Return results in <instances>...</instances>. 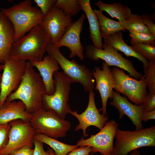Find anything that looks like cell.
I'll use <instances>...</instances> for the list:
<instances>
[{
    "label": "cell",
    "mask_w": 155,
    "mask_h": 155,
    "mask_svg": "<svg viewBox=\"0 0 155 155\" xmlns=\"http://www.w3.org/2000/svg\"><path fill=\"white\" fill-rule=\"evenodd\" d=\"M32 114L30 121L36 133L44 134L55 139L65 137L71 125L61 119L54 111L42 108Z\"/></svg>",
    "instance_id": "6"
},
{
    "label": "cell",
    "mask_w": 155,
    "mask_h": 155,
    "mask_svg": "<svg viewBox=\"0 0 155 155\" xmlns=\"http://www.w3.org/2000/svg\"><path fill=\"white\" fill-rule=\"evenodd\" d=\"M57 0H34L37 7H39L41 13L45 17L54 7Z\"/></svg>",
    "instance_id": "31"
},
{
    "label": "cell",
    "mask_w": 155,
    "mask_h": 155,
    "mask_svg": "<svg viewBox=\"0 0 155 155\" xmlns=\"http://www.w3.org/2000/svg\"><path fill=\"white\" fill-rule=\"evenodd\" d=\"M32 117V114L26 111L25 105L20 100L5 101L0 108V124H8L17 119L30 121Z\"/></svg>",
    "instance_id": "19"
},
{
    "label": "cell",
    "mask_w": 155,
    "mask_h": 155,
    "mask_svg": "<svg viewBox=\"0 0 155 155\" xmlns=\"http://www.w3.org/2000/svg\"><path fill=\"white\" fill-rule=\"evenodd\" d=\"M130 155H141L140 151L137 149L131 152Z\"/></svg>",
    "instance_id": "39"
},
{
    "label": "cell",
    "mask_w": 155,
    "mask_h": 155,
    "mask_svg": "<svg viewBox=\"0 0 155 155\" xmlns=\"http://www.w3.org/2000/svg\"><path fill=\"white\" fill-rule=\"evenodd\" d=\"M147 69L145 73V79L149 93H155V61H149Z\"/></svg>",
    "instance_id": "30"
},
{
    "label": "cell",
    "mask_w": 155,
    "mask_h": 155,
    "mask_svg": "<svg viewBox=\"0 0 155 155\" xmlns=\"http://www.w3.org/2000/svg\"><path fill=\"white\" fill-rule=\"evenodd\" d=\"M94 11L98 18L102 38H106L119 31H125L126 29L121 22L113 20L107 18L102 11L95 9Z\"/></svg>",
    "instance_id": "24"
},
{
    "label": "cell",
    "mask_w": 155,
    "mask_h": 155,
    "mask_svg": "<svg viewBox=\"0 0 155 155\" xmlns=\"http://www.w3.org/2000/svg\"><path fill=\"white\" fill-rule=\"evenodd\" d=\"M46 52L57 61L71 83L81 84L86 92L93 91L95 80L92 72L84 64H80L75 60H69L62 54L59 48L51 43L47 45Z\"/></svg>",
    "instance_id": "4"
},
{
    "label": "cell",
    "mask_w": 155,
    "mask_h": 155,
    "mask_svg": "<svg viewBox=\"0 0 155 155\" xmlns=\"http://www.w3.org/2000/svg\"><path fill=\"white\" fill-rule=\"evenodd\" d=\"M112 99V101L109 104L118 110L119 114V119H122L124 115H126L135 126V131L144 129L141 120L142 116L145 111L143 104L140 105L133 104L128 100L125 96H122L119 92L113 90Z\"/></svg>",
    "instance_id": "16"
},
{
    "label": "cell",
    "mask_w": 155,
    "mask_h": 155,
    "mask_svg": "<svg viewBox=\"0 0 155 155\" xmlns=\"http://www.w3.org/2000/svg\"><path fill=\"white\" fill-rule=\"evenodd\" d=\"M115 138L114 155H127L140 148L155 146V126L135 131L118 128Z\"/></svg>",
    "instance_id": "5"
},
{
    "label": "cell",
    "mask_w": 155,
    "mask_h": 155,
    "mask_svg": "<svg viewBox=\"0 0 155 155\" xmlns=\"http://www.w3.org/2000/svg\"><path fill=\"white\" fill-rule=\"evenodd\" d=\"M72 21V17L54 7L40 25L49 36L50 43L55 44L61 39Z\"/></svg>",
    "instance_id": "13"
},
{
    "label": "cell",
    "mask_w": 155,
    "mask_h": 155,
    "mask_svg": "<svg viewBox=\"0 0 155 155\" xmlns=\"http://www.w3.org/2000/svg\"><path fill=\"white\" fill-rule=\"evenodd\" d=\"M0 23L2 25L0 31V64H3L9 59L14 42V30L10 20L1 11Z\"/></svg>",
    "instance_id": "20"
},
{
    "label": "cell",
    "mask_w": 155,
    "mask_h": 155,
    "mask_svg": "<svg viewBox=\"0 0 155 155\" xmlns=\"http://www.w3.org/2000/svg\"><path fill=\"white\" fill-rule=\"evenodd\" d=\"M34 137L50 146L54 151L55 155H67L79 147L76 144L69 145L41 133H36Z\"/></svg>",
    "instance_id": "25"
},
{
    "label": "cell",
    "mask_w": 155,
    "mask_h": 155,
    "mask_svg": "<svg viewBox=\"0 0 155 155\" xmlns=\"http://www.w3.org/2000/svg\"><path fill=\"white\" fill-rule=\"evenodd\" d=\"M94 153L92 152L90 154V155H94Z\"/></svg>",
    "instance_id": "44"
},
{
    "label": "cell",
    "mask_w": 155,
    "mask_h": 155,
    "mask_svg": "<svg viewBox=\"0 0 155 155\" xmlns=\"http://www.w3.org/2000/svg\"><path fill=\"white\" fill-rule=\"evenodd\" d=\"M45 94V86L40 74L30 61H27L20 85L7 97L5 101L20 100L25 105L26 111L32 114L42 108V97Z\"/></svg>",
    "instance_id": "1"
},
{
    "label": "cell",
    "mask_w": 155,
    "mask_h": 155,
    "mask_svg": "<svg viewBox=\"0 0 155 155\" xmlns=\"http://www.w3.org/2000/svg\"><path fill=\"white\" fill-rule=\"evenodd\" d=\"M85 18V15L83 14L76 20L72 22L60 40L53 44L59 48L63 46L67 47L70 51V58L77 56L82 61L84 59L85 50L80 36Z\"/></svg>",
    "instance_id": "14"
},
{
    "label": "cell",
    "mask_w": 155,
    "mask_h": 155,
    "mask_svg": "<svg viewBox=\"0 0 155 155\" xmlns=\"http://www.w3.org/2000/svg\"><path fill=\"white\" fill-rule=\"evenodd\" d=\"M118 125L114 120L107 121L99 132L87 139L82 138L76 145L80 147L89 146L94 153L98 152L102 155H114L113 141Z\"/></svg>",
    "instance_id": "11"
},
{
    "label": "cell",
    "mask_w": 155,
    "mask_h": 155,
    "mask_svg": "<svg viewBox=\"0 0 155 155\" xmlns=\"http://www.w3.org/2000/svg\"><path fill=\"white\" fill-rule=\"evenodd\" d=\"M49 43V36L40 25H38L26 35L14 42L9 59L26 61H41Z\"/></svg>",
    "instance_id": "2"
},
{
    "label": "cell",
    "mask_w": 155,
    "mask_h": 155,
    "mask_svg": "<svg viewBox=\"0 0 155 155\" xmlns=\"http://www.w3.org/2000/svg\"><path fill=\"white\" fill-rule=\"evenodd\" d=\"M103 39L104 44L123 53L127 57H134L143 63L144 72L145 73L146 72L149 65V61L137 53L130 46L125 43L123 39L121 31L117 32Z\"/></svg>",
    "instance_id": "22"
},
{
    "label": "cell",
    "mask_w": 155,
    "mask_h": 155,
    "mask_svg": "<svg viewBox=\"0 0 155 155\" xmlns=\"http://www.w3.org/2000/svg\"><path fill=\"white\" fill-rule=\"evenodd\" d=\"M48 150L49 153V155H55L54 151L52 148H48Z\"/></svg>",
    "instance_id": "40"
},
{
    "label": "cell",
    "mask_w": 155,
    "mask_h": 155,
    "mask_svg": "<svg viewBox=\"0 0 155 155\" xmlns=\"http://www.w3.org/2000/svg\"><path fill=\"white\" fill-rule=\"evenodd\" d=\"M111 71L114 77L113 89L126 96L135 104H143L148 94L144 75V77L139 80L130 77L125 73L123 69L117 67Z\"/></svg>",
    "instance_id": "9"
},
{
    "label": "cell",
    "mask_w": 155,
    "mask_h": 155,
    "mask_svg": "<svg viewBox=\"0 0 155 155\" xmlns=\"http://www.w3.org/2000/svg\"><path fill=\"white\" fill-rule=\"evenodd\" d=\"M155 108L148 111H144L143 113L141 119L142 121L146 122L151 119H155Z\"/></svg>",
    "instance_id": "38"
},
{
    "label": "cell",
    "mask_w": 155,
    "mask_h": 155,
    "mask_svg": "<svg viewBox=\"0 0 155 155\" xmlns=\"http://www.w3.org/2000/svg\"><path fill=\"white\" fill-rule=\"evenodd\" d=\"M54 7L61 9L66 15L72 17L81 10L77 0H57Z\"/></svg>",
    "instance_id": "27"
},
{
    "label": "cell",
    "mask_w": 155,
    "mask_h": 155,
    "mask_svg": "<svg viewBox=\"0 0 155 155\" xmlns=\"http://www.w3.org/2000/svg\"><path fill=\"white\" fill-rule=\"evenodd\" d=\"M126 30L130 31L144 32L152 34L144 25L141 16L132 14L127 21L121 22Z\"/></svg>",
    "instance_id": "26"
},
{
    "label": "cell",
    "mask_w": 155,
    "mask_h": 155,
    "mask_svg": "<svg viewBox=\"0 0 155 155\" xmlns=\"http://www.w3.org/2000/svg\"><path fill=\"white\" fill-rule=\"evenodd\" d=\"M9 123L11 127L8 142L0 151V155H9L13 151L25 146L32 148L36 133L30 121L17 119Z\"/></svg>",
    "instance_id": "12"
},
{
    "label": "cell",
    "mask_w": 155,
    "mask_h": 155,
    "mask_svg": "<svg viewBox=\"0 0 155 155\" xmlns=\"http://www.w3.org/2000/svg\"><path fill=\"white\" fill-rule=\"evenodd\" d=\"M89 92L88 103L85 111L80 114H78L76 111L71 110L70 113L76 117L79 122L75 131L82 129L83 135L85 137L88 136L86 133V129L88 127L95 126L101 130L108 119L106 116L101 114L97 109L95 102V93L93 91Z\"/></svg>",
    "instance_id": "15"
},
{
    "label": "cell",
    "mask_w": 155,
    "mask_h": 155,
    "mask_svg": "<svg viewBox=\"0 0 155 155\" xmlns=\"http://www.w3.org/2000/svg\"><path fill=\"white\" fill-rule=\"evenodd\" d=\"M2 28V25L0 23V31L1 30Z\"/></svg>",
    "instance_id": "43"
},
{
    "label": "cell",
    "mask_w": 155,
    "mask_h": 155,
    "mask_svg": "<svg viewBox=\"0 0 155 155\" xmlns=\"http://www.w3.org/2000/svg\"><path fill=\"white\" fill-rule=\"evenodd\" d=\"M30 61L39 71L45 86L46 94H53L55 91L53 75L60 69L57 62L48 55H45L41 61Z\"/></svg>",
    "instance_id": "18"
},
{
    "label": "cell",
    "mask_w": 155,
    "mask_h": 155,
    "mask_svg": "<svg viewBox=\"0 0 155 155\" xmlns=\"http://www.w3.org/2000/svg\"><path fill=\"white\" fill-rule=\"evenodd\" d=\"M11 126L10 124H0V151L7 145Z\"/></svg>",
    "instance_id": "32"
},
{
    "label": "cell",
    "mask_w": 155,
    "mask_h": 155,
    "mask_svg": "<svg viewBox=\"0 0 155 155\" xmlns=\"http://www.w3.org/2000/svg\"><path fill=\"white\" fill-rule=\"evenodd\" d=\"M81 10L84 12L89 25L90 37L93 45L99 49H103L102 37L98 20L92 9L90 0H77Z\"/></svg>",
    "instance_id": "21"
},
{
    "label": "cell",
    "mask_w": 155,
    "mask_h": 155,
    "mask_svg": "<svg viewBox=\"0 0 155 155\" xmlns=\"http://www.w3.org/2000/svg\"><path fill=\"white\" fill-rule=\"evenodd\" d=\"M33 155H49L47 150L46 151L44 149L43 143L35 138Z\"/></svg>",
    "instance_id": "35"
},
{
    "label": "cell",
    "mask_w": 155,
    "mask_h": 155,
    "mask_svg": "<svg viewBox=\"0 0 155 155\" xmlns=\"http://www.w3.org/2000/svg\"><path fill=\"white\" fill-rule=\"evenodd\" d=\"M143 105L145 111H151L155 108V93L148 94L145 98Z\"/></svg>",
    "instance_id": "33"
},
{
    "label": "cell",
    "mask_w": 155,
    "mask_h": 155,
    "mask_svg": "<svg viewBox=\"0 0 155 155\" xmlns=\"http://www.w3.org/2000/svg\"><path fill=\"white\" fill-rule=\"evenodd\" d=\"M3 64H0V72L3 70ZM1 74L0 73V76L1 75Z\"/></svg>",
    "instance_id": "41"
},
{
    "label": "cell",
    "mask_w": 155,
    "mask_h": 155,
    "mask_svg": "<svg viewBox=\"0 0 155 155\" xmlns=\"http://www.w3.org/2000/svg\"><path fill=\"white\" fill-rule=\"evenodd\" d=\"M0 9L13 26L14 42L40 24L44 18L40 9L32 6L31 0H25L10 7Z\"/></svg>",
    "instance_id": "3"
},
{
    "label": "cell",
    "mask_w": 155,
    "mask_h": 155,
    "mask_svg": "<svg viewBox=\"0 0 155 155\" xmlns=\"http://www.w3.org/2000/svg\"><path fill=\"white\" fill-rule=\"evenodd\" d=\"M144 25L150 30L151 33L155 35V24L152 21V17L149 14H142L141 16Z\"/></svg>",
    "instance_id": "34"
},
{
    "label": "cell",
    "mask_w": 155,
    "mask_h": 155,
    "mask_svg": "<svg viewBox=\"0 0 155 155\" xmlns=\"http://www.w3.org/2000/svg\"><path fill=\"white\" fill-rule=\"evenodd\" d=\"M92 152V148L89 146H86L75 149L67 155H90Z\"/></svg>",
    "instance_id": "36"
},
{
    "label": "cell",
    "mask_w": 155,
    "mask_h": 155,
    "mask_svg": "<svg viewBox=\"0 0 155 155\" xmlns=\"http://www.w3.org/2000/svg\"><path fill=\"white\" fill-rule=\"evenodd\" d=\"M131 47L138 54L149 61H155V47L144 43L131 45Z\"/></svg>",
    "instance_id": "29"
},
{
    "label": "cell",
    "mask_w": 155,
    "mask_h": 155,
    "mask_svg": "<svg viewBox=\"0 0 155 155\" xmlns=\"http://www.w3.org/2000/svg\"><path fill=\"white\" fill-rule=\"evenodd\" d=\"M2 75V73H1ZM1 75L0 76V93H1V87H0V83H1Z\"/></svg>",
    "instance_id": "42"
},
{
    "label": "cell",
    "mask_w": 155,
    "mask_h": 155,
    "mask_svg": "<svg viewBox=\"0 0 155 155\" xmlns=\"http://www.w3.org/2000/svg\"><path fill=\"white\" fill-rule=\"evenodd\" d=\"M94 4L98 7L99 10L106 12L112 18L117 19L119 22L127 20L132 14L131 10L128 6L119 3L110 4L99 0Z\"/></svg>",
    "instance_id": "23"
},
{
    "label": "cell",
    "mask_w": 155,
    "mask_h": 155,
    "mask_svg": "<svg viewBox=\"0 0 155 155\" xmlns=\"http://www.w3.org/2000/svg\"><path fill=\"white\" fill-rule=\"evenodd\" d=\"M55 91L51 95L45 94L42 97V108L53 111L62 119L71 111L68 101L71 82L63 72L57 71L53 75Z\"/></svg>",
    "instance_id": "7"
},
{
    "label": "cell",
    "mask_w": 155,
    "mask_h": 155,
    "mask_svg": "<svg viewBox=\"0 0 155 155\" xmlns=\"http://www.w3.org/2000/svg\"><path fill=\"white\" fill-rule=\"evenodd\" d=\"M26 62L9 59L3 64L0 83V108L7 97L20 85L25 75Z\"/></svg>",
    "instance_id": "10"
},
{
    "label": "cell",
    "mask_w": 155,
    "mask_h": 155,
    "mask_svg": "<svg viewBox=\"0 0 155 155\" xmlns=\"http://www.w3.org/2000/svg\"><path fill=\"white\" fill-rule=\"evenodd\" d=\"M102 67L101 70L98 66L94 67V70H92V76L96 81L95 90H98L101 99L102 114L106 116L108 100L109 98L112 99L114 80L108 65L104 61L102 62Z\"/></svg>",
    "instance_id": "17"
},
{
    "label": "cell",
    "mask_w": 155,
    "mask_h": 155,
    "mask_svg": "<svg viewBox=\"0 0 155 155\" xmlns=\"http://www.w3.org/2000/svg\"><path fill=\"white\" fill-rule=\"evenodd\" d=\"M103 44L102 49H98L92 44L87 45L84 51V56L95 61L102 59L109 66H115L122 69L137 80H140L144 77V75L135 69L131 61L124 57L116 49L103 43Z\"/></svg>",
    "instance_id": "8"
},
{
    "label": "cell",
    "mask_w": 155,
    "mask_h": 155,
    "mask_svg": "<svg viewBox=\"0 0 155 155\" xmlns=\"http://www.w3.org/2000/svg\"><path fill=\"white\" fill-rule=\"evenodd\" d=\"M34 152V149L29 146H25L13 151L9 155H33Z\"/></svg>",
    "instance_id": "37"
},
{
    "label": "cell",
    "mask_w": 155,
    "mask_h": 155,
    "mask_svg": "<svg viewBox=\"0 0 155 155\" xmlns=\"http://www.w3.org/2000/svg\"><path fill=\"white\" fill-rule=\"evenodd\" d=\"M131 38V45L138 43H144L155 46V35L144 32H129Z\"/></svg>",
    "instance_id": "28"
}]
</instances>
